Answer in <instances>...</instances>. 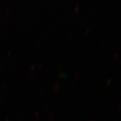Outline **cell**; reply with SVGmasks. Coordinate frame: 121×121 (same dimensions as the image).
<instances>
[]
</instances>
